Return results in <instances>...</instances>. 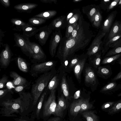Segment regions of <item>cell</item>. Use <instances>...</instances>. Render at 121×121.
<instances>
[{"label": "cell", "instance_id": "9a60e30c", "mask_svg": "<svg viewBox=\"0 0 121 121\" xmlns=\"http://www.w3.org/2000/svg\"><path fill=\"white\" fill-rule=\"evenodd\" d=\"M85 81L86 83L91 84L93 86H97L98 80L94 70L90 67H88L85 69Z\"/></svg>", "mask_w": 121, "mask_h": 121}, {"label": "cell", "instance_id": "7402d4cb", "mask_svg": "<svg viewBox=\"0 0 121 121\" xmlns=\"http://www.w3.org/2000/svg\"><path fill=\"white\" fill-rule=\"evenodd\" d=\"M23 35L28 38H30L35 35L39 31V28L37 29L28 23L22 30Z\"/></svg>", "mask_w": 121, "mask_h": 121}, {"label": "cell", "instance_id": "680465c9", "mask_svg": "<svg viewBox=\"0 0 121 121\" xmlns=\"http://www.w3.org/2000/svg\"><path fill=\"white\" fill-rule=\"evenodd\" d=\"M117 63L119 64L120 68V71L121 70V58L117 61Z\"/></svg>", "mask_w": 121, "mask_h": 121}, {"label": "cell", "instance_id": "7a4b0ae2", "mask_svg": "<svg viewBox=\"0 0 121 121\" xmlns=\"http://www.w3.org/2000/svg\"><path fill=\"white\" fill-rule=\"evenodd\" d=\"M15 99L7 98L0 102L1 117H16L27 116L34 109L33 99L31 93L22 91Z\"/></svg>", "mask_w": 121, "mask_h": 121}, {"label": "cell", "instance_id": "e575fe53", "mask_svg": "<svg viewBox=\"0 0 121 121\" xmlns=\"http://www.w3.org/2000/svg\"><path fill=\"white\" fill-rule=\"evenodd\" d=\"M121 111V99L116 101L112 107L108 112L109 115H113Z\"/></svg>", "mask_w": 121, "mask_h": 121}, {"label": "cell", "instance_id": "7bdbcfd3", "mask_svg": "<svg viewBox=\"0 0 121 121\" xmlns=\"http://www.w3.org/2000/svg\"><path fill=\"white\" fill-rule=\"evenodd\" d=\"M8 81V77L5 75H4L0 79V89L5 87Z\"/></svg>", "mask_w": 121, "mask_h": 121}, {"label": "cell", "instance_id": "74e56055", "mask_svg": "<svg viewBox=\"0 0 121 121\" xmlns=\"http://www.w3.org/2000/svg\"><path fill=\"white\" fill-rule=\"evenodd\" d=\"M81 109L80 112H82L91 108L92 104L90 103L88 99H81Z\"/></svg>", "mask_w": 121, "mask_h": 121}, {"label": "cell", "instance_id": "ba28073f", "mask_svg": "<svg viewBox=\"0 0 121 121\" xmlns=\"http://www.w3.org/2000/svg\"><path fill=\"white\" fill-rule=\"evenodd\" d=\"M33 51L32 56V62L34 63H40L45 61L46 56L41 47L38 44L34 42L30 41L29 39L27 41Z\"/></svg>", "mask_w": 121, "mask_h": 121}, {"label": "cell", "instance_id": "9f6ffc18", "mask_svg": "<svg viewBox=\"0 0 121 121\" xmlns=\"http://www.w3.org/2000/svg\"><path fill=\"white\" fill-rule=\"evenodd\" d=\"M60 117H52L49 118L45 121H60Z\"/></svg>", "mask_w": 121, "mask_h": 121}, {"label": "cell", "instance_id": "f546056e", "mask_svg": "<svg viewBox=\"0 0 121 121\" xmlns=\"http://www.w3.org/2000/svg\"><path fill=\"white\" fill-rule=\"evenodd\" d=\"M121 58V53L112 56L103 58L101 64L109 65L113 64L116 61Z\"/></svg>", "mask_w": 121, "mask_h": 121}, {"label": "cell", "instance_id": "f907efd6", "mask_svg": "<svg viewBox=\"0 0 121 121\" xmlns=\"http://www.w3.org/2000/svg\"><path fill=\"white\" fill-rule=\"evenodd\" d=\"M1 4L5 8H8L10 5V2L9 0H0Z\"/></svg>", "mask_w": 121, "mask_h": 121}, {"label": "cell", "instance_id": "11a10c76", "mask_svg": "<svg viewBox=\"0 0 121 121\" xmlns=\"http://www.w3.org/2000/svg\"><path fill=\"white\" fill-rule=\"evenodd\" d=\"M121 79V70L113 78L112 81H116Z\"/></svg>", "mask_w": 121, "mask_h": 121}, {"label": "cell", "instance_id": "4dcf8cb0", "mask_svg": "<svg viewBox=\"0 0 121 121\" xmlns=\"http://www.w3.org/2000/svg\"><path fill=\"white\" fill-rule=\"evenodd\" d=\"M59 80L56 75H54L49 81L46 88L47 91L50 92L56 90L59 84Z\"/></svg>", "mask_w": 121, "mask_h": 121}, {"label": "cell", "instance_id": "d590c367", "mask_svg": "<svg viewBox=\"0 0 121 121\" xmlns=\"http://www.w3.org/2000/svg\"><path fill=\"white\" fill-rule=\"evenodd\" d=\"M46 21V20L42 18L33 17L29 19L28 23L34 26H36L45 23Z\"/></svg>", "mask_w": 121, "mask_h": 121}, {"label": "cell", "instance_id": "8d00e7d4", "mask_svg": "<svg viewBox=\"0 0 121 121\" xmlns=\"http://www.w3.org/2000/svg\"><path fill=\"white\" fill-rule=\"evenodd\" d=\"M18 65L19 69L22 72L27 73L29 71L28 66L26 62L21 57L17 58Z\"/></svg>", "mask_w": 121, "mask_h": 121}, {"label": "cell", "instance_id": "6125c7cd", "mask_svg": "<svg viewBox=\"0 0 121 121\" xmlns=\"http://www.w3.org/2000/svg\"><path fill=\"white\" fill-rule=\"evenodd\" d=\"M82 0H73V2H77L82 1Z\"/></svg>", "mask_w": 121, "mask_h": 121}, {"label": "cell", "instance_id": "b9f144b4", "mask_svg": "<svg viewBox=\"0 0 121 121\" xmlns=\"http://www.w3.org/2000/svg\"><path fill=\"white\" fill-rule=\"evenodd\" d=\"M115 101H108L103 104L101 106L102 110L105 112H108L112 107L115 102Z\"/></svg>", "mask_w": 121, "mask_h": 121}, {"label": "cell", "instance_id": "be15d7a7", "mask_svg": "<svg viewBox=\"0 0 121 121\" xmlns=\"http://www.w3.org/2000/svg\"><path fill=\"white\" fill-rule=\"evenodd\" d=\"M120 23V25L121 30V22Z\"/></svg>", "mask_w": 121, "mask_h": 121}, {"label": "cell", "instance_id": "277c9868", "mask_svg": "<svg viewBox=\"0 0 121 121\" xmlns=\"http://www.w3.org/2000/svg\"><path fill=\"white\" fill-rule=\"evenodd\" d=\"M56 91L55 90L51 91L48 97L46 98V96L44 100L40 115V118H42L43 121H46L52 115L60 117L62 116L57 108Z\"/></svg>", "mask_w": 121, "mask_h": 121}, {"label": "cell", "instance_id": "6f0895ef", "mask_svg": "<svg viewBox=\"0 0 121 121\" xmlns=\"http://www.w3.org/2000/svg\"><path fill=\"white\" fill-rule=\"evenodd\" d=\"M76 9L73 10L72 11L69 13L66 16V20L67 22L74 13Z\"/></svg>", "mask_w": 121, "mask_h": 121}, {"label": "cell", "instance_id": "816d5d0a", "mask_svg": "<svg viewBox=\"0 0 121 121\" xmlns=\"http://www.w3.org/2000/svg\"><path fill=\"white\" fill-rule=\"evenodd\" d=\"M79 60L78 58H75L73 59L71 61L69 65L70 68H72L75 66Z\"/></svg>", "mask_w": 121, "mask_h": 121}, {"label": "cell", "instance_id": "d6a6232c", "mask_svg": "<svg viewBox=\"0 0 121 121\" xmlns=\"http://www.w3.org/2000/svg\"><path fill=\"white\" fill-rule=\"evenodd\" d=\"M60 86L61 91L67 99L69 98V94L68 84L65 77L63 76L62 77Z\"/></svg>", "mask_w": 121, "mask_h": 121}, {"label": "cell", "instance_id": "d4e9b609", "mask_svg": "<svg viewBox=\"0 0 121 121\" xmlns=\"http://www.w3.org/2000/svg\"><path fill=\"white\" fill-rule=\"evenodd\" d=\"M85 61L86 59L85 58L80 60L74 67V73L78 79L81 78V73L84 68Z\"/></svg>", "mask_w": 121, "mask_h": 121}, {"label": "cell", "instance_id": "db71d44e", "mask_svg": "<svg viewBox=\"0 0 121 121\" xmlns=\"http://www.w3.org/2000/svg\"><path fill=\"white\" fill-rule=\"evenodd\" d=\"M41 2L45 3L56 4L57 0H40Z\"/></svg>", "mask_w": 121, "mask_h": 121}, {"label": "cell", "instance_id": "f1b7e54d", "mask_svg": "<svg viewBox=\"0 0 121 121\" xmlns=\"http://www.w3.org/2000/svg\"><path fill=\"white\" fill-rule=\"evenodd\" d=\"M66 104L65 99L63 94L58 98V103L57 108L60 114L62 116L63 112L66 108Z\"/></svg>", "mask_w": 121, "mask_h": 121}, {"label": "cell", "instance_id": "f5cc1de1", "mask_svg": "<svg viewBox=\"0 0 121 121\" xmlns=\"http://www.w3.org/2000/svg\"><path fill=\"white\" fill-rule=\"evenodd\" d=\"M5 31H3L1 29H0V48L1 45L3 46H4L3 43V38L5 35Z\"/></svg>", "mask_w": 121, "mask_h": 121}, {"label": "cell", "instance_id": "f35d334b", "mask_svg": "<svg viewBox=\"0 0 121 121\" xmlns=\"http://www.w3.org/2000/svg\"><path fill=\"white\" fill-rule=\"evenodd\" d=\"M102 20V15L99 9L95 15L94 21L92 23L93 26L96 28L99 27L100 25Z\"/></svg>", "mask_w": 121, "mask_h": 121}, {"label": "cell", "instance_id": "ac0fdd59", "mask_svg": "<svg viewBox=\"0 0 121 121\" xmlns=\"http://www.w3.org/2000/svg\"><path fill=\"white\" fill-rule=\"evenodd\" d=\"M120 89L119 84L116 81L110 82L103 86L101 89L100 92L107 95H111Z\"/></svg>", "mask_w": 121, "mask_h": 121}, {"label": "cell", "instance_id": "2e32d148", "mask_svg": "<svg viewBox=\"0 0 121 121\" xmlns=\"http://www.w3.org/2000/svg\"><path fill=\"white\" fill-rule=\"evenodd\" d=\"M121 41V33L108 40L105 43H103L101 50L102 56H104L108 52L110 48H113L118 43Z\"/></svg>", "mask_w": 121, "mask_h": 121}, {"label": "cell", "instance_id": "e0dca14e", "mask_svg": "<svg viewBox=\"0 0 121 121\" xmlns=\"http://www.w3.org/2000/svg\"><path fill=\"white\" fill-rule=\"evenodd\" d=\"M38 6L36 4L27 3H21L14 6V8L20 13H30L33 9Z\"/></svg>", "mask_w": 121, "mask_h": 121}, {"label": "cell", "instance_id": "94428289", "mask_svg": "<svg viewBox=\"0 0 121 121\" xmlns=\"http://www.w3.org/2000/svg\"><path fill=\"white\" fill-rule=\"evenodd\" d=\"M120 89H121V83H119ZM119 97L121 96V92L117 95Z\"/></svg>", "mask_w": 121, "mask_h": 121}, {"label": "cell", "instance_id": "5bb4252c", "mask_svg": "<svg viewBox=\"0 0 121 121\" xmlns=\"http://www.w3.org/2000/svg\"><path fill=\"white\" fill-rule=\"evenodd\" d=\"M99 9V6L94 4L83 7L82 10L83 13L86 15L90 22L92 23L95 14Z\"/></svg>", "mask_w": 121, "mask_h": 121}, {"label": "cell", "instance_id": "603a6c76", "mask_svg": "<svg viewBox=\"0 0 121 121\" xmlns=\"http://www.w3.org/2000/svg\"><path fill=\"white\" fill-rule=\"evenodd\" d=\"M10 22L12 23V26L13 27L12 29L14 30L21 31L27 24L21 18H12Z\"/></svg>", "mask_w": 121, "mask_h": 121}, {"label": "cell", "instance_id": "7dc6e473", "mask_svg": "<svg viewBox=\"0 0 121 121\" xmlns=\"http://www.w3.org/2000/svg\"><path fill=\"white\" fill-rule=\"evenodd\" d=\"M120 0H114L112 1L110 3L107 9V11L108 12L112 9L117 5Z\"/></svg>", "mask_w": 121, "mask_h": 121}, {"label": "cell", "instance_id": "f6af8a7d", "mask_svg": "<svg viewBox=\"0 0 121 121\" xmlns=\"http://www.w3.org/2000/svg\"><path fill=\"white\" fill-rule=\"evenodd\" d=\"M30 83L28 84L19 86L13 87V90L15 91L18 93L23 91V90L26 89L28 88Z\"/></svg>", "mask_w": 121, "mask_h": 121}, {"label": "cell", "instance_id": "1f68e13d", "mask_svg": "<svg viewBox=\"0 0 121 121\" xmlns=\"http://www.w3.org/2000/svg\"><path fill=\"white\" fill-rule=\"evenodd\" d=\"M121 53V41L118 43L114 47L108 51L104 58Z\"/></svg>", "mask_w": 121, "mask_h": 121}, {"label": "cell", "instance_id": "ffe728a7", "mask_svg": "<svg viewBox=\"0 0 121 121\" xmlns=\"http://www.w3.org/2000/svg\"><path fill=\"white\" fill-rule=\"evenodd\" d=\"M117 13V11L111 12L107 17L104 22L102 28V31L105 33L109 31L112 24Z\"/></svg>", "mask_w": 121, "mask_h": 121}, {"label": "cell", "instance_id": "8fae6325", "mask_svg": "<svg viewBox=\"0 0 121 121\" xmlns=\"http://www.w3.org/2000/svg\"><path fill=\"white\" fill-rule=\"evenodd\" d=\"M52 30L46 25L39 28V33L35 35V37L42 46L46 43L52 31Z\"/></svg>", "mask_w": 121, "mask_h": 121}, {"label": "cell", "instance_id": "5b68a950", "mask_svg": "<svg viewBox=\"0 0 121 121\" xmlns=\"http://www.w3.org/2000/svg\"><path fill=\"white\" fill-rule=\"evenodd\" d=\"M56 62L53 61H45L32 65L29 71L30 74L33 77H37L41 73H44L54 69Z\"/></svg>", "mask_w": 121, "mask_h": 121}, {"label": "cell", "instance_id": "c3c4849f", "mask_svg": "<svg viewBox=\"0 0 121 121\" xmlns=\"http://www.w3.org/2000/svg\"><path fill=\"white\" fill-rule=\"evenodd\" d=\"M8 88H6L0 90V99H1L4 97L8 93L11 91Z\"/></svg>", "mask_w": 121, "mask_h": 121}, {"label": "cell", "instance_id": "4316f807", "mask_svg": "<svg viewBox=\"0 0 121 121\" xmlns=\"http://www.w3.org/2000/svg\"><path fill=\"white\" fill-rule=\"evenodd\" d=\"M57 13V12L56 11L51 10L43 11L33 17L42 18L47 20L53 17Z\"/></svg>", "mask_w": 121, "mask_h": 121}, {"label": "cell", "instance_id": "ee69618b", "mask_svg": "<svg viewBox=\"0 0 121 121\" xmlns=\"http://www.w3.org/2000/svg\"><path fill=\"white\" fill-rule=\"evenodd\" d=\"M111 0H101L100 4V7L104 10H107L111 3Z\"/></svg>", "mask_w": 121, "mask_h": 121}, {"label": "cell", "instance_id": "4fadbf2b", "mask_svg": "<svg viewBox=\"0 0 121 121\" xmlns=\"http://www.w3.org/2000/svg\"><path fill=\"white\" fill-rule=\"evenodd\" d=\"M48 91L46 88L44 91L38 101L34 109L30 114L31 118L37 120L40 119V115L41 111L44 100L47 95Z\"/></svg>", "mask_w": 121, "mask_h": 121}, {"label": "cell", "instance_id": "484cf974", "mask_svg": "<svg viewBox=\"0 0 121 121\" xmlns=\"http://www.w3.org/2000/svg\"><path fill=\"white\" fill-rule=\"evenodd\" d=\"M81 104L80 99L74 101L71 103L70 107V112L72 115L76 116L80 112Z\"/></svg>", "mask_w": 121, "mask_h": 121}, {"label": "cell", "instance_id": "9c48e42d", "mask_svg": "<svg viewBox=\"0 0 121 121\" xmlns=\"http://www.w3.org/2000/svg\"><path fill=\"white\" fill-rule=\"evenodd\" d=\"M4 49L0 54V65L1 68H6L9 64L13 54L8 44H4Z\"/></svg>", "mask_w": 121, "mask_h": 121}, {"label": "cell", "instance_id": "44dd1931", "mask_svg": "<svg viewBox=\"0 0 121 121\" xmlns=\"http://www.w3.org/2000/svg\"><path fill=\"white\" fill-rule=\"evenodd\" d=\"M97 73L99 77L104 79H108L112 74L111 68L109 65L100 66L97 69Z\"/></svg>", "mask_w": 121, "mask_h": 121}, {"label": "cell", "instance_id": "d6986e66", "mask_svg": "<svg viewBox=\"0 0 121 121\" xmlns=\"http://www.w3.org/2000/svg\"><path fill=\"white\" fill-rule=\"evenodd\" d=\"M9 75L11 78L13 79L12 82L14 87L30 83L25 78L21 76L15 71L10 72Z\"/></svg>", "mask_w": 121, "mask_h": 121}, {"label": "cell", "instance_id": "91938a15", "mask_svg": "<svg viewBox=\"0 0 121 121\" xmlns=\"http://www.w3.org/2000/svg\"><path fill=\"white\" fill-rule=\"evenodd\" d=\"M117 6H118L119 8L121 9V0H120L117 5Z\"/></svg>", "mask_w": 121, "mask_h": 121}, {"label": "cell", "instance_id": "83f0119b", "mask_svg": "<svg viewBox=\"0 0 121 121\" xmlns=\"http://www.w3.org/2000/svg\"><path fill=\"white\" fill-rule=\"evenodd\" d=\"M93 57L91 62L94 67L97 69L100 66L102 61V53L100 51L96 54L91 56Z\"/></svg>", "mask_w": 121, "mask_h": 121}, {"label": "cell", "instance_id": "cb8c5ba5", "mask_svg": "<svg viewBox=\"0 0 121 121\" xmlns=\"http://www.w3.org/2000/svg\"><path fill=\"white\" fill-rule=\"evenodd\" d=\"M121 33V30L120 23L118 21H116L110 31L108 36V39H110L114 37Z\"/></svg>", "mask_w": 121, "mask_h": 121}, {"label": "cell", "instance_id": "3957f363", "mask_svg": "<svg viewBox=\"0 0 121 121\" xmlns=\"http://www.w3.org/2000/svg\"><path fill=\"white\" fill-rule=\"evenodd\" d=\"M55 73V70L54 69H52L43 73L35 81L32 86L31 93L33 98V105L34 108L44 90L54 76Z\"/></svg>", "mask_w": 121, "mask_h": 121}, {"label": "cell", "instance_id": "bcb514c9", "mask_svg": "<svg viewBox=\"0 0 121 121\" xmlns=\"http://www.w3.org/2000/svg\"><path fill=\"white\" fill-rule=\"evenodd\" d=\"M15 121H35L34 119L27 116H19L13 118Z\"/></svg>", "mask_w": 121, "mask_h": 121}, {"label": "cell", "instance_id": "8992f818", "mask_svg": "<svg viewBox=\"0 0 121 121\" xmlns=\"http://www.w3.org/2000/svg\"><path fill=\"white\" fill-rule=\"evenodd\" d=\"M13 35L15 42L14 46L20 48L24 54L31 58L33 52L32 49L27 43V41L29 38L20 33H15Z\"/></svg>", "mask_w": 121, "mask_h": 121}, {"label": "cell", "instance_id": "60d3db41", "mask_svg": "<svg viewBox=\"0 0 121 121\" xmlns=\"http://www.w3.org/2000/svg\"><path fill=\"white\" fill-rule=\"evenodd\" d=\"M78 25V22L76 23L68 25L66 27L65 36L67 38H69L73 30Z\"/></svg>", "mask_w": 121, "mask_h": 121}, {"label": "cell", "instance_id": "ab89813d", "mask_svg": "<svg viewBox=\"0 0 121 121\" xmlns=\"http://www.w3.org/2000/svg\"><path fill=\"white\" fill-rule=\"evenodd\" d=\"M81 15L79 10L76 9L73 15L67 22L68 25L77 23Z\"/></svg>", "mask_w": 121, "mask_h": 121}, {"label": "cell", "instance_id": "6da1fadb", "mask_svg": "<svg viewBox=\"0 0 121 121\" xmlns=\"http://www.w3.org/2000/svg\"><path fill=\"white\" fill-rule=\"evenodd\" d=\"M78 23L79 29L76 37L68 38L64 36L59 44L56 56L62 62H64L76 52L84 49L95 36L90 29L89 23L85 20L82 15Z\"/></svg>", "mask_w": 121, "mask_h": 121}, {"label": "cell", "instance_id": "836d02e7", "mask_svg": "<svg viewBox=\"0 0 121 121\" xmlns=\"http://www.w3.org/2000/svg\"><path fill=\"white\" fill-rule=\"evenodd\" d=\"M82 114L87 121H99L98 117L93 111L84 112L82 113Z\"/></svg>", "mask_w": 121, "mask_h": 121}, {"label": "cell", "instance_id": "52a82bcc", "mask_svg": "<svg viewBox=\"0 0 121 121\" xmlns=\"http://www.w3.org/2000/svg\"><path fill=\"white\" fill-rule=\"evenodd\" d=\"M106 34L102 30L99 32L87 49V55L90 56L101 51L103 43L102 39L105 36Z\"/></svg>", "mask_w": 121, "mask_h": 121}, {"label": "cell", "instance_id": "681fc988", "mask_svg": "<svg viewBox=\"0 0 121 121\" xmlns=\"http://www.w3.org/2000/svg\"><path fill=\"white\" fill-rule=\"evenodd\" d=\"M79 29V25L78 23V25L73 30L69 38H71L75 37H76L78 33Z\"/></svg>", "mask_w": 121, "mask_h": 121}, {"label": "cell", "instance_id": "7c38bea8", "mask_svg": "<svg viewBox=\"0 0 121 121\" xmlns=\"http://www.w3.org/2000/svg\"><path fill=\"white\" fill-rule=\"evenodd\" d=\"M68 25L66 16L62 15L53 19L48 25V27L52 30L60 31L66 28Z\"/></svg>", "mask_w": 121, "mask_h": 121}, {"label": "cell", "instance_id": "30bf717a", "mask_svg": "<svg viewBox=\"0 0 121 121\" xmlns=\"http://www.w3.org/2000/svg\"><path fill=\"white\" fill-rule=\"evenodd\" d=\"M62 38L60 31L53 32L50 41L49 50L52 57H54L56 53L57 48Z\"/></svg>", "mask_w": 121, "mask_h": 121}]
</instances>
